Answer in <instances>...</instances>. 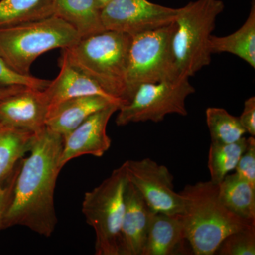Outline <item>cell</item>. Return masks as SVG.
Wrapping results in <instances>:
<instances>
[{
  "label": "cell",
  "mask_w": 255,
  "mask_h": 255,
  "mask_svg": "<svg viewBox=\"0 0 255 255\" xmlns=\"http://www.w3.org/2000/svg\"><path fill=\"white\" fill-rule=\"evenodd\" d=\"M63 135L46 127L36 132L30 155L23 158L1 230L22 226L45 237L53 234L58 223L54 193L63 169Z\"/></svg>",
  "instance_id": "cell-1"
},
{
  "label": "cell",
  "mask_w": 255,
  "mask_h": 255,
  "mask_svg": "<svg viewBox=\"0 0 255 255\" xmlns=\"http://www.w3.org/2000/svg\"><path fill=\"white\" fill-rule=\"evenodd\" d=\"M179 193L184 199V233L194 255H215L228 235L255 226L223 205L217 184L211 181L188 184Z\"/></svg>",
  "instance_id": "cell-2"
},
{
  "label": "cell",
  "mask_w": 255,
  "mask_h": 255,
  "mask_svg": "<svg viewBox=\"0 0 255 255\" xmlns=\"http://www.w3.org/2000/svg\"><path fill=\"white\" fill-rule=\"evenodd\" d=\"M132 36L105 30L82 37L62 49L61 58L100 85L107 93L126 100V75Z\"/></svg>",
  "instance_id": "cell-3"
},
{
  "label": "cell",
  "mask_w": 255,
  "mask_h": 255,
  "mask_svg": "<svg viewBox=\"0 0 255 255\" xmlns=\"http://www.w3.org/2000/svg\"><path fill=\"white\" fill-rule=\"evenodd\" d=\"M80 38L73 26L55 15L0 28V59L15 73L28 76L32 64L40 55L72 46Z\"/></svg>",
  "instance_id": "cell-4"
},
{
  "label": "cell",
  "mask_w": 255,
  "mask_h": 255,
  "mask_svg": "<svg viewBox=\"0 0 255 255\" xmlns=\"http://www.w3.org/2000/svg\"><path fill=\"white\" fill-rule=\"evenodd\" d=\"M224 9L221 0H196L178 9L172 46L181 76H194L211 63L209 40Z\"/></svg>",
  "instance_id": "cell-5"
},
{
  "label": "cell",
  "mask_w": 255,
  "mask_h": 255,
  "mask_svg": "<svg viewBox=\"0 0 255 255\" xmlns=\"http://www.w3.org/2000/svg\"><path fill=\"white\" fill-rule=\"evenodd\" d=\"M128 179L124 162L98 187L85 194L82 211L96 234L95 255H119Z\"/></svg>",
  "instance_id": "cell-6"
},
{
  "label": "cell",
  "mask_w": 255,
  "mask_h": 255,
  "mask_svg": "<svg viewBox=\"0 0 255 255\" xmlns=\"http://www.w3.org/2000/svg\"><path fill=\"white\" fill-rule=\"evenodd\" d=\"M174 29L173 22L132 36L126 75L127 103L142 84L173 80L181 76L172 51Z\"/></svg>",
  "instance_id": "cell-7"
},
{
  "label": "cell",
  "mask_w": 255,
  "mask_h": 255,
  "mask_svg": "<svg viewBox=\"0 0 255 255\" xmlns=\"http://www.w3.org/2000/svg\"><path fill=\"white\" fill-rule=\"evenodd\" d=\"M189 78L179 76L173 80L140 85L131 100L119 109L116 119L119 127L130 123L162 122L168 114H188L186 100L195 92Z\"/></svg>",
  "instance_id": "cell-8"
},
{
  "label": "cell",
  "mask_w": 255,
  "mask_h": 255,
  "mask_svg": "<svg viewBox=\"0 0 255 255\" xmlns=\"http://www.w3.org/2000/svg\"><path fill=\"white\" fill-rule=\"evenodd\" d=\"M128 179L154 212L182 215L184 199L174 191V177L168 168L150 158L127 160Z\"/></svg>",
  "instance_id": "cell-9"
},
{
  "label": "cell",
  "mask_w": 255,
  "mask_h": 255,
  "mask_svg": "<svg viewBox=\"0 0 255 255\" xmlns=\"http://www.w3.org/2000/svg\"><path fill=\"white\" fill-rule=\"evenodd\" d=\"M178 9L148 0H111L100 10L105 30L130 36L164 27L174 22Z\"/></svg>",
  "instance_id": "cell-10"
},
{
  "label": "cell",
  "mask_w": 255,
  "mask_h": 255,
  "mask_svg": "<svg viewBox=\"0 0 255 255\" xmlns=\"http://www.w3.org/2000/svg\"><path fill=\"white\" fill-rule=\"evenodd\" d=\"M120 106L112 105L98 111L82 122L73 131L63 136V148L60 166L85 155L102 157L110 148L112 140L107 133L110 119Z\"/></svg>",
  "instance_id": "cell-11"
},
{
  "label": "cell",
  "mask_w": 255,
  "mask_h": 255,
  "mask_svg": "<svg viewBox=\"0 0 255 255\" xmlns=\"http://www.w3.org/2000/svg\"><path fill=\"white\" fill-rule=\"evenodd\" d=\"M49 103L43 90L25 87L0 100V121L33 132L46 127Z\"/></svg>",
  "instance_id": "cell-12"
},
{
  "label": "cell",
  "mask_w": 255,
  "mask_h": 255,
  "mask_svg": "<svg viewBox=\"0 0 255 255\" xmlns=\"http://www.w3.org/2000/svg\"><path fill=\"white\" fill-rule=\"evenodd\" d=\"M152 211L133 184L128 183L119 255H142Z\"/></svg>",
  "instance_id": "cell-13"
},
{
  "label": "cell",
  "mask_w": 255,
  "mask_h": 255,
  "mask_svg": "<svg viewBox=\"0 0 255 255\" xmlns=\"http://www.w3.org/2000/svg\"><path fill=\"white\" fill-rule=\"evenodd\" d=\"M112 105L122 107L125 104L97 95L82 96L62 101L49 107L46 127L65 136L92 114Z\"/></svg>",
  "instance_id": "cell-14"
},
{
  "label": "cell",
  "mask_w": 255,
  "mask_h": 255,
  "mask_svg": "<svg viewBox=\"0 0 255 255\" xmlns=\"http://www.w3.org/2000/svg\"><path fill=\"white\" fill-rule=\"evenodd\" d=\"M181 215L154 212L142 255H174L187 254Z\"/></svg>",
  "instance_id": "cell-15"
},
{
  "label": "cell",
  "mask_w": 255,
  "mask_h": 255,
  "mask_svg": "<svg viewBox=\"0 0 255 255\" xmlns=\"http://www.w3.org/2000/svg\"><path fill=\"white\" fill-rule=\"evenodd\" d=\"M58 64L60 68L59 74L43 90L50 107L68 99L90 95L102 96L110 100L123 102L125 105L127 103L126 101L107 93L97 82L74 68L61 57Z\"/></svg>",
  "instance_id": "cell-16"
},
{
  "label": "cell",
  "mask_w": 255,
  "mask_h": 255,
  "mask_svg": "<svg viewBox=\"0 0 255 255\" xmlns=\"http://www.w3.org/2000/svg\"><path fill=\"white\" fill-rule=\"evenodd\" d=\"M53 15L73 26L80 37L105 31L96 0H53Z\"/></svg>",
  "instance_id": "cell-17"
},
{
  "label": "cell",
  "mask_w": 255,
  "mask_h": 255,
  "mask_svg": "<svg viewBox=\"0 0 255 255\" xmlns=\"http://www.w3.org/2000/svg\"><path fill=\"white\" fill-rule=\"evenodd\" d=\"M211 54L228 53L238 56L255 68V2L252 1L251 11L246 22L239 29L226 36L211 35L209 40Z\"/></svg>",
  "instance_id": "cell-18"
},
{
  "label": "cell",
  "mask_w": 255,
  "mask_h": 255,
  "mask_svg": "<svg viewBox=\"0 0 255 255\" xmlns=\"http://www.w3.org/2000/svg\"><path fill=\"white\" fill-rule=\"evenodd\" d=\"M36 132L11 127L0 121V183L30 152Z\"/></svg>",
  "instance_id": "cell-19"
},
{
  "label": "cell",
  "mask_w": 255,
  "mask_h": 255,
  "mask_svg": "<svg viewBox=\"0 0 255 255\" xmlns=\"http://www.w3.org/2000/svg\"><path fill=\"white\" fill-rule=\"evenodd\" d=\"M218 185L220 200L240 217L255 222V187L237 174H227Z\"/></svg>",
  "instance_id": "cell-20"
},
{
  "label": "cell",
  "mask_w": 255,
  "mask_h": 255,
  "mask_svg": "<svg viewBox=\"0 0 255 255\" xmlns=\"http://www.w3.org/2000/svg\"><path fill=\"white\" fill-rule=\"evenodd\" d=\"M53 15V0L0 1V28L43 19Z\"/></svg>",
  "instance_id": "cell-21"
},
{
  "label": "cell",
  "mask_w": 255,
  "mask_h": 255,
  "mask_svg": "<svg viewBox=\"0 0 255 255\" xmlns=\"http://www.w3.org/2000/svg\"><path fill=\"white\" fill-rule=\"evenodd\" d=\"M246 145L247 138L245 137L232 143L211 142L208 157L210 181L219 184L231 171L236 169Z\"/></svg>",
  "instance_id": "cell-22"
},
{
  "label": "cell",
  "mask_w": 255,
  "mask_h": 255,
  "mask_svg": "<svg viewBox=\"0 0 255 255\" xmlns=\"http://www.w3.org/2000/svg\"><path fill=\"white\" fill-rule=\"evenodd\" d=\"M206 124L209 129L211 142L232 143L241 140L246 131L239 117L219 107H209L206 110Z\"/></svg>",
  "instance_id": "cell-23"
},
{
  "label": "cell",
  "mask_w": 255,
  "mask_h": 255,
  "mask_svg": "<svg viewBox=\"0 0 255 255\" xmlns=\"http://www.w3.org/2000/svg\"><path fill=\"white\" fill-rule=\"evenodd\" d=\"M215 254L255 255V226L228 235L221 242Z\"/></svg>",
  "instance_id": "cell-24"
},
{
  "label": "cell",
  "mask_w": 255,
  "mask_h": 255,
  "mask_svg": "<svg viewBox=\"0 0 255 255\" xmlns=\"http://www.w3.org/2000/svg\"><path fill=\"white\" fill-rule=\"evenodd\" d=\"M50 80L36 78L33 75H21L10 70L0 59V87L25 86L43 90Z\"/></svg>",
  "instance_id": "cell-25"
},
{
  "label": "cell",
  "mask_w": 255,
  "mask_h": 255,
  "mask_svg": "<svg viewBox=\"0 0 255 255\" xmlns=\"http://www.w3.org/2000/svg\"><path fill=\"white\" fill-rule=\"evenodd\" d=\"M236 173L255 187V139L247 138L246 150L236 165Z\"/></svg>",
  "instance_id": "cell-26"
},
{
  "label": "cell",
  "mask_w": 255,
  "mask_h": 255,
  "mask_svg": "<svg viewBox=\"0 0 255 255\" xmlns=\"http://www.w3.org/2000/svg\"><path fill=\"white\" fill-rule=\"evenodd\" d=\"M23 159L19 161L17 165L14 167L12 172L8 175L6 179L0 183V230L4 215L11 204L14 192L15 183L21 168Z\"/></svg>",
  "instance_id": "cell-27"
},
{
  "label": "cell",
  "mask_w": 255,
  "mask_h": 255,
  "mask_svg": "<svg viewBox=\"0 0 255 255\" xmlns=\"http://www.w3.org/2000/svg\"><path fill=\"white\" fill-rule=\"evenodd\" d=\"M240 122L246 132L251 136L255 135V97H251L245 102L243 113L239 117Z\"/></svg>",
  "instance_id": "cell-28"
},
{
  "label": "cell",
  "mask_w": 255,
  "mask_h": 255,
  "mask_svg": "<svg viewBox=\"0 0 255 255\" xmlns=\"http://www.w3.org/2000/svg\"><path fill=\"white\" fill-rule=\"evenodd\" d=\"M25 86H11L6 87H0V100L6 98L11 95L21 91Z\"/></svg>",
  "instance_id": "cell-29"
},
{
  "label": "cell",
  "mask_w": 255,
  "mask_h": 255,
  "mask_svg": "<svg viewBox=\"0 0 255 255\" xmlns=\"http://www.w3.org/2000/svg\"><path fill=\"white\" fill-rule=\"evenodd\" d=\"M111 0H96L97 1V6H98L99 9L100 10L105 6L109 1H110Z\"/></svg>",
  "instance_id": "cell-30"
}]
</instances>
